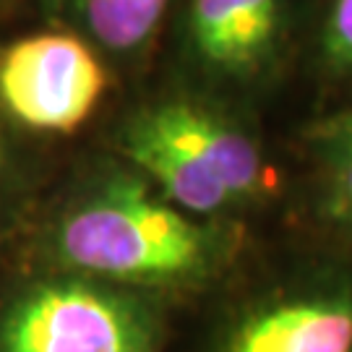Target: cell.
I'll list each match as a JSON object with an SVG mask.
<instances>
[{"instance_id":"cell-3","label":"cell","mask_w":352,"mask_h":352,"mask_svg":"<svg viewBox=\"0 0 352 352\" xmlns=\"http://www.w3.org/2000/svg\"><path fill=\"white\" fill-rule=\"evenodd\" d=\"M0 352H149V329L118 298L84 285H50L16 305Z\"/></svg>"},{"instance_id":"cell-8","label":"cell","mask_w":352,"mask_h":352,"mask_svg":"<svg viewBox=\"0 0 352 352\" xmlns=\"http://www.w3.org/2000/svg\"><path fill=\"white\" fill-rule=\"evenodd\" d=\"M167 0H81L91 32L113 50L139 47L157 29Z\"/></svg>"},{"instance_id":"cell-9","label":"cell","mask_w":352,"mask_h":352,"mask_svg":"<svg viewBox=\"0 0 352 352\" xmlns=\"http://www.w3.org/2000/svg\"><path fill=\"white\" fill-rule=\"evenodd\" d=\"M327 47L334 60L352 65V0H334L327 26Z\"/></svg>"},{"instance_id":"cell-10","label":"cell","mask_w":352,"mask_h":352,"mask_svg":"<svg viewBox=\"0 0 352 352\" xmlns=\"http://www.w3.org/2000/svg\"><path fill=\"white\" fill-rule=\"evenodd\" d=\"M342 157H340V175H337V193H340L342 214L352 222V123L347 120L342 126Z\"/></svg>"},{"instance_id":"cell-6","label":"cell","mask_w":352,"mask_h":352,"mask_svg":"<svg viewBox=\"0 0 352 352\" xmlns=\"http://www.w3.org/2000/svg\"><path fill=\"white\" fill-rule=\"evenodd\" d=\"M279 0H193V37L206 60L245 68L266 52Z\"/></svg>"},{"instance_id":"cell-4","label":"cell","mask_w":352,"mask_h":352,"mask_svg":"<svg viewBox=\"0 0 352 352\" xmlns=\"http://www.w3.org/2000/svg\"><path fill=\"white\" fill-rule=\"evenodd\" d=\"M151 133L209 170L230 196H253L264 186V162L245 136L188 104H167L141 120Z\"/></svg>"},{"instance_id":"cell-5","label":"cell","mask_w":352,"mask_h":352,"mask_svg":"<svg viewBox=\"0 0 352 352\" xmlns=\"http://www.w3.org/2000/svg\"><path fill=\"white\" fill-rule=\"evenodd\" d=\"M230 352H352V302L302 298L245 321Z\"/></svg>"},{"instance_id":"cell-1","label":"cell","mask_w":352,"mask_h":352,"mask_svg":"<svg viewBox=\"0 0 352 352\" xmlns=\"http://www.w3.org/2000/svg\"><path fill=\"white\" fill-rule=\"evenodd\" d=\"M58 245L68 264L113 279L188 277L206 261V238L188 217L120 186L74 212Z\"/></svg>"},{"instance_id":"cell-11","label":"cell","mask_w":352,"mask_h":352,"mask_svg":"<svg viewBox=\"0 0 352 352\" xmlns=\"http://www.w3.org/2000/svg\"><path fill=\"white\" fill-rule=\"evenodd\" d=\"M350 123H352V120H350Z\"/></svg>"},{"instance_id":"cell-7","label":"cell","mask_w":352,"mask_h":352,"mask_svg":"<svg viewBox=\"0 0 352 352\" xmlns=\"http://www.w3.org/2000/svg\"><path fill=\"white\" fill-rule=\"evenodd\" d=\"M128 154L167 190V196L177 206H183L188 212H217L232 199L230 190L209 170H204L186 151L175 149L173 144L151 133L141 120L139 126L131 131Z\"/></svg>"},{"instance_id":"cell-2","label":"cell","mask_w":352,"mask_h":352,"mask_svg":"<svg viewBox=\"0 0 352 352\" xmlns=\"http://www.w3.org/2000/svg\"><path fill=\"white\" fill-rule=\"evenodd\" d=\"M104 68L71 34H37L0 58V97L24 126L68 133L87 120L104 91Z\"/></svg>"}]
</instances>
